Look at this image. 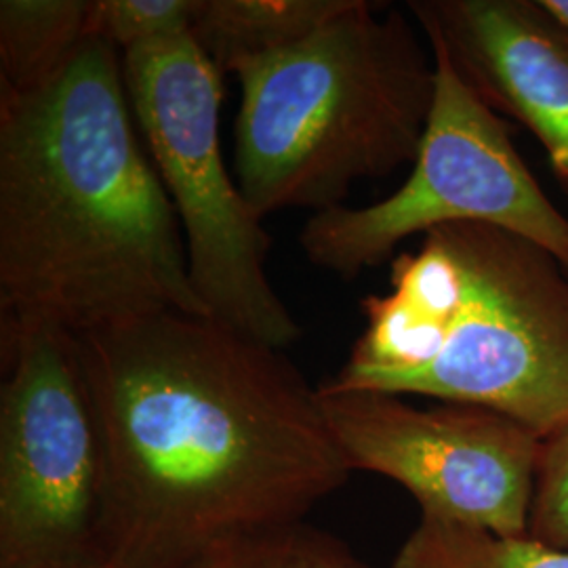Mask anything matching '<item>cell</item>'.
I'll use <instances>...</instances> for the list:
<instances>
[{
	"mask_svg": "<svg viewBox=\"0 0 568 568\" xmlns=\"http://www.w3.org/2000/svg\"><path fill=\"white\" fill-rule=\"evenodd\" d=\"M77 339L102 434V551L119 567L185 568L305 520L354 474L283 349L182 312Z\"/></svg>",
	"mask_w": 568,
	"mask_h": 568,
	"instance_id": "6da1fadb",
	"label": "cell"
},
{
	"mask_svg": "<svg viewBox=\"0 0 568 568\" xmlns=\"http://www.w3.org/2000/svg\"><path fill=\"white\" fill-rule=\"evenodd\" d=\"M122 77L211 318L276 349L295 344L302 326L265 267L272 239L222 154L224 72L185 34L124 53Z\"/></svg>",
	"mask_w": 568,
	"mask_h": 568,
	"instance_id": "5b68a950",
	"label": "cell"
},
{
	"mask_svg": "<svg viewBox=\"0 0 568 568\" xmlns=\"http://www.w3.org/2000/svg\"><path fill=\"white\" fill-rule=\"evenodd\" d=\"M0 568L102 551L103 447L74 333L2 318Z\"/></svg>",
	"mask_w": 568,
	"mask_h": 568,
	"instance_id": "52a82bcc",
	"label": "cell"
},
{
	"mask_svg": "<svg viewBox=\"0 0 568 568\" xmlns=\"http://www.w3.org/2000/svg\"><path fill=\"white\" fill-rule=\"evenodd\" d=\"M185 568H368L328 530L305 520L230 537Z\"/></svg>",
	"mask_w": 568,
	"mask_h": 568,
	"instance_id": "4fadbf2b",
	"label": "cell"
},
{
	"mask_svg": "<svg viewBox=\"0 0 568 568\" xmlns=\"http://www.w3.org/2000/svg\"><path fill=\"white\" fill-rule=\"evenodd\" d=\"M326 422L354 471L405 487L422 514L528 535L541 438L480 406L419 408L405 396L318 386Z\"/></svg>",
	"mask_w": 568,
	"mask_h": 568,
	"instance_id": "ba28073f",
	"label": "cell"
},
{
	"mask_svg": "<svg viewBox=\"0 0 568 568\" xmlns=\"http://www.w3.org/2000/svg\"><path fill=\"white\" fill-rule=\"evenodd\" d=\"M544 9L568 32V0H539Z\"/></svg>",
	"mask_w": 568,
	"mask_h": 568,
	"instance_id": "e0dca14e",
	"label": "cell"
},
{
	"mask_svg": "<svg viewBox=\"0 0 568 568\" xmlns=\"http://www.w3.org/2000/svg\"><path fill=\"white\" fill-rule=\"evenodd\" d=\"M410 13L434 30L485 102L523 122L568 190V32L539 0H417Z\"/></svg>",
	"mask_w": 568,
	"mask_h": 568,
	"instance_id": "9c48e42d",
	"label": "cell"
},
{
	"mask_svg": "<svg viewBox=\"0 0 568 568\" xmlns=\"http://www.w3.org/2000/svg\"><path fill=\"white\" fill-rule=\"evenodd\" d=\"M91 0L0 2V91L26 93L58 74L87 41Z\"/></svg>",
	"mask_w": 568,
	"mask_h": 568,
	"instance_id": "8fae6325",
	"label": "cell"
},
{
	"mask_svg": "<svg viewBox=\"0 0 568 568\" xmlns=\"http://www.w3.org/2000/svg\"><path fill=\"white\" fill-rule=\"evenodd\" d=\"M392 568H568V549L422 514Z\"/></svg>",
	"mask_w": 568,
	"mask_h": 568,
	"instance_id": "7c38bea8",
	"label": "cell"
},
{
	"mask_svg": "<svg viewBox=\"0 0 568 568\" xmlns=\"http://www.w3.org/2000/svg\"><path fill=\"white\" fill-rule=\"evenodd\" d=\"M13 568H122L105 558L103 554H91L82 558H70V560H53V562H39V565H26V567Z\"/></svg>",
	"mask_w": 568,
	"mask_h": 568,
	"instance_id": "2e32d148",
	"label": "cell"
},
{
	"mask_svg": "<svg viewBox=\"0 0 568 568\" xmlns=\"http://www.w3.org/2000/svg\"><path fill=\"white\" fill-rule=\"evenodd\" d=\"M0 310L74 335L161 312L211 316L122 55L98 39L41 87L0 91Z\"/></svg>",
	"mask_w": 568,
	"mask_h": 568,
	"instance_id": "7a4b0ae2",
	"label": "cell"
},
{
	"mask_svg": "<svg viewBox=\"0 0 568 568\" xmlns=\"http://www.w3.org/2000/svg\"><path fill=\"white\" fill-rule=\"evenodd\" d=\"M365 331L325 389L480 406L541 440L568 426V270L487 224L427 232L361 304Z\"/></svg>",
	"mask_w": 568,
	"mask_h": 568,
	"instance_id": "3957f363",
	"label": "cell"
},
{
	"mask_svg": "<svg viewBox=\"0 0 568 568\" xmlns=\"http://www.w3.org/2000/svg\"><path fill=\"white\" fill-rule=\"evenodd\" d=\"M352 0H201L192 39L222 72L312 37Z\"/></svg>",
	"mask_w": 568,
	"mask_h": 568,
	"instance_id": "30bf717a",
	"label": "cell"
},
{
	"mask_svg": "<svg viewBox=\"0 0 568 568\" xmlns=\"http://www.w3.org/2000/svg\"><path fill=\"white\" fill-rule=\"evenodd\" d=\"M201 0H91L87 39L114 47L121 55L192 34Z\"/></svg>",
	"mask_w": 568,
	"mask_h": 568,
	"instance_id": "5bb4252c",
	"label": "cell"
},
{
	"mask_svg": "<svg viewBox=\"0 0 568 568\" xmlns=\"http://www.w3.org/2000/svg\"><path fill=\"white\" fill-rule=\"evenodd\" d=\"M528 537L568 549V426L541 443Z\"/></svg>",
	"mask_w": 568,
	"mask_h": 568,
	"instance_id": "9a60e30c",
	"label": "cell"
},
{
	"mask_svg": "<svg viewBox=\"0 0 568 568\" xmlns=\"http://www.w3.org/2000/svg\"><path fill=\"white\" fill-rule=\"evenodd\" d=\"M422 30L436 84L415 166L379 203L314 213L300 234L307 262L352 281L387 262L410 236L443 225L487 224L546 248L568 270L567 215L532 178L508 126L464 79L443 39Z\"/></svg>",
	"mask_w": 568,
	"mask_h": 568,
	"instance_id": "8992f818",
	"label": "cell"
},
{
	"mask_svg": "<svg viewBox=\"0 0 568 568\" xmlns=\"http://www.w3.org/2000/svg\"><path fill=\"white\" fill-rule=\"evenodd\" d=\"M387 7L352 0L312 37L232 70L241 82L236 182L262 220L342 206L356 183L415 163L436 68Z\"/></svg>",
	"mask_w": 568,
	"mask_h": 568,
	"instance_id": "277c9868",
	"label": "cell"
}]
</instances>
